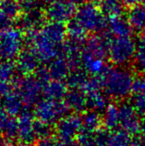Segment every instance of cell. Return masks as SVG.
Wrapping results in <instances>:
<instances>
[{"label":"cell","instance_id":"cell-16","mask_svg":"<svg viewBox=\"0 0 145 146\" xmlns=\"http://www.w3.org/2000/svg\"><path fill=\"white\" fill-rule=\"evenodd\" d=\"M68 109L73 110L75 113H84L87 108V95L81 89H70L65 96Z\"/></svg>","mask_w":145,"mask_h":146},{"label":"cell","instance_id":"cell-41","mask_svg":"<svg viewBox=\"0 0 145 146\" xmlns=\"http://www.w3.org/2000/svg\"><path fill=\"white\" fill-rule=\"evenodd\" d=\"M142 2H143V0H123L124 5L128 6L129 7L137 6V5H140V4L142 3Z\"/></svg>","mask_w":145,"mask_h":146},{"label":"cell","instance_id":"cell-28","mask_svg":"<svg viewBox=\"0 0 145 146\" xmlns=\"http://www.w3.org/2000/svg\"><path fill=\"white\" fill-rule=\"evenodd\" d=\"M0 9L12 21L18 19L20 14H21L18 0H3L0 4Z\"/></svg>","mask_w":145,"mask_h":146},{"label":"cell","instance_id":"cell-40","mask_svg":"<svg viewBox=\"0 0 145 146\" xmlns=\"http://www.w3.org/2000/svg\"><path fill=\"white\" fill-rule=\"evenodd\" d=\"M131 146H145V135L142 137H133Z\"/></svg>","mask_w":145,"mask_h":146},{"label":"cell","instance_id":"cell-4","mask_svg":"<svg viewBox=\"0 0 145 146\" xmlns=\"http://www.w3.org/2000/svg\"><path fill=\"white\" fill-rule=\"evenodd\" d=\"M137 45L131 36L114 37L109 40L108 58L117 66H125L134 60Z\"/></svg>","mask_w":145,"mask_h":146},{"label":"cell","instance_id":"cell-21","mask_svg":"<svg viewBox=\"0 0 145 146\" xmlns=\"http://www.w3.org/2000/svg\"><path fill=\"white\" fill-rule=\"evenodd\" d=\"M103 126L109 130L117 129L119 126V110L118 106L110 103L107 107L104 110L103 114Z\"/></svg>","mask_w":145,"mask_h":146},{"label":"cell","instance_id":"cell-32","mask_svg":"<svg viewBox=\"0 0 145 146\" xmlns=\"http://www.w3.org/2000/svg\"><path fill=\"white\" fill-rule=\"evenodd\" d=\"M34 129H35V134L37 139H44L49 136H51L52 129L50 124L43 122L41 120L34 121Z\"/></svg>","mask_w":145,"mask_h":146},{"label":"cell","instance_id":"cell-2","mask_svg":"<svg viewBox=\"0 0 145 146\" xmlns=\"http://www.w3.org/2000/svg\"><path fill=\"white\" fill-rule=\"evenodd\" d=\"M100 77L103 83V90L110 97L124 99L132 93L135 76L126 68H109Z\"/></svg>","mask_w":145,"mask_h":146},{"label":"cell","instance_id":"cell-15","mask_svg":"<svg viewBox=\"0 0 145 146\" xmlns=\"http://www.w3.org/2000/svg\"><path fill=\"white\" fill-rule=\"evenodd\" d=\"M106 28H107L108 33L114 37L131 36L133 31L127 17L125 18L121 15L110 17Z\"/></svg>","mask_w":145,"mask_h":146},{"label":"cell","instance_id":"cell-12","mask_svg":"<svg viewBox=\"0 0 145 146\" xmlns=\"http://www.w3.org/2000/svg\"><path fill=\"white\" fill-rule=\"evenodd\" d=\"M43 83L35 77H26L19 84L20 90V96L22 102L32 105L37 101L41 94V90H43Z\"/></svg>","mask_w":145,"mask_h":146},{"label":"cell","instance_id":"cell-5","mask_svg":"<svg viewBox=\"0 0 145 146\" xmlns=\"http://www.w3.org/2000/svg\"><path fill=\"white\" fill-rule=\"evenodd\" d=\"M24 33L19 28L10 27L0 33V58H17L24 46Z\"/></svg>","mask_w":145,"mask_h":146},{"label":"cell","instance_id":"cell-6","mask_svg":"<svg viewBox=\"0 0 145 146\" xmlns=\"http://www.w3.org/2000/svg\"><path fill=\"white\" fill-rule=\"evenodd\" d=\"M68 107L66 103L58 100L46 99L42 100L37 104L35 107V115L39 120L52 124L58 122L61 118L67 115Z\"/></svg>","mask_w":145,"mask_h":146},{"label":"cell","instance_id":"cell-27","mask_svg":"<svg viewBox=\"0 0 145 146\" xmlns=\"http://www.w3.org/2000/svg\"><path fill=\"white\" fill-rule=\"evenodd\" d=\"M5 108L6 112H7L9 115H16L20 112L21 108V104L23 103L20 96V94H14L13 92H10L9 94L6 95L5 99Z\"/></svg>","mask_w":145,"mask_h":146},{"label":"cell","instance_id":"cell-22","mask_svg":"<svg viewBox=\"0 0 145 146\" xmlns=\"http://www.w3.org/2000/svg\"><path fill=\"white\" fill-rule=\"evenodd\" d=\"M87 95V108L93 111H104L109 105L107 96L105 92L98 91L88 94Z\"/></svg>","mask_w":145,"mask_h":146},{"label":"cell","instance_id":"cell-34","mask_svg":"<svg viewBox=\"0 0 145 146\" xmlns=\"http://www.w3.org/2000/svg\"><path fill=\"white\" fill-rule=\"evenodd\" d=\"M131 104L134 106L140 116L145 115V93L133 94Z\"/></svg>","mask_w":145,"mask_h":146},{"label":"cell","instance_id":"cell-29","mask_svg":"<svg viewBox=\"0 0 145 146\" xmlns=\"http://www.w3.org/2000/svg\"><path fill=\"white\" fill-rule=\"evenodd\" d=\"M17 70V65L11 60H3L0 62V80L9 82L15 77Z\"/></svg>","mask_w":145,"mask_h":146},{"label":"cell","instance_id":"cell-10","mask_svg":"<svg viewBox=\"0 0 145 146\" xmlns=\"http://www.w3.org/2000/svg\"><path fill=\"white\" fill-rule=\"evenodd\" d=\"M44 19H46V17L42 9L21 13L17 19L18 28L23 33L25 32L26 34L36 33L44 25Z\"/></svg>","mask_w":145,"mask_h":146},{"label":"cell","instance_id":"cell-19","mask_svg":"<svg viewBox=\"0 0 145 146\" xmlns=\"http://www.w3.org/2000/svg\"><path fill=\"white\" fill-rule=\"evenodd\" d=\"M127 19L132 30L137 32L145 31V7L143 5H137L129 7Z\"/></svg>","mask_w":145,"mask_h":146},{"label":"cell","instance_id":"cell-23","mask_svg":"<svg viewBox=\"0 0 145 146\" xmlns=\"http://www.w3.org/2000/svg\"><path fill=\"white\" fill-rule=\"evenodd\" d=\"M133 137L131 134L121 129L110 131L106 146H131Z\"/></svg>","mask_w":145,"mask_h":146},{"label":"cell","instance_id":"cell-37","mask_svg":"<svg viewBox=\"0 0 145 146\" xmlns=\"http://www.w3.org/2000/svg\"><path fill=\"white\" fill-rule=\"evenodd\" d=\"M12 21H13L11 20L9 16H7V15L2 11V9H0V32L10 28Z\"/></svg>","mask_w":145,"mask_h":146},{"label":"cell","instance_id":"cell-3","mask_svg":"<svg viewBox=\"0 0 145 146\" xmlns=\"http://www.w3.org/2000/svg\"><path fill=\"white\" fill-rule=\"evenodd\" d=\"M74 20L87 33H99L107 27V20L95 2H83L76 10Z\"/></svg>","mask_w":145,"mask_h":146},{"label":"cell","instance_id":"cell-24","mask_svg":"<svg viewBox=\"0 0 145 146\" xmlns=\"http://www.w3.org/2000/svg\"><path fill=\"white\" fill-rule=\"evenodd\" d=\"M89 79L88 73L83 68H78L71 70L67 77V84L70 89H82L87 80Z\"/></svg>","mask_w":145,"mask_h":146},{"label":"cell","instance_id":"cell-9","mask_svg":"<svg viewBox=\"0 0 145 146\" xmlns=\"http://www.w3.org/2000/svg\"><path fill=\"white\" fill-rule=\"evenodd\" d=\"M119 110V127L121 129L131 135L140 131V115L131 103L122 102L118 105Z\"/></svg>","mask_w":145,"mask_h":146},{"label":"cell","instance_id":"cell-30","mask_svg":"<svg viewBox=\"0 0 145 146\" xmlns=\"http://www.w3.org/2000/svg\"><path fill=\"white\" fill-rule=\"evenodd\" d=\"M134 63L137 70L145 74V39L140 41L137 45Z\"/></svg>","mask_w":145,"mask_h":146},{"label":"cell","instance_id":"cell-26","mask_svg":"<svg viewBox=\"0 0 145 146\" xmlns=\"http://www.w3.org/2000/svg\"><path fill=\"white\" fill-rule=\"evenodd\" d=\"M123 5V0H99L101 9L109 18L120 15Z\"/></svg>","mask_w":145,"mask_h":146},{"label":"cell","instance_id":"cell-14","mask_svg":"<svg viewBox=\"0 0 145 146\" xmlns=\"http://www.w3.org/2000/svg\"><path fill=\"white\" fill-rule=\"evenodd\" d=\"M17 138L22 144H30L37 139L34 129V121L32 120L29 114H23L20 121H18Z\"/></svg>","mask_w":145,"mask_h":146},{"label":"cell","instance_id":"cell-35","mask_svg":"<svg viewBox=\"0 0 145 146\" xmlns=\"http://www.w3.org/2000/svg\"><path fill=\"white\" fill-rule=\"evenodd\" d=\"M111 130L106 129L105 127H101L96 132H95V138H96V143L97 146H106L107 143L109 134Z\"/></svg>","mask_w":145,"mask_h":146},{"label":"cell","instance_id":"cell-33","mask_svg":"<svg viewBox=\"0 0 145 146\" xmlns=\"http://www.w3.org/2000/svg\"><path fill=\"white\" fill-rule=\"evenodd\" d=\"M18 2L21 13H27L33 10L41 9V6L43 5L40 0H18Z\"/></svg>","mask_w":145,"mask_h":146},{"label":"cell","instance_id":"cell-11","mask_svg":"<svg viewBox=\"0 0 145 146\" xmlns=\"http://www.w3.org/2000/svg\"><path fill=\"white\" fill-rule=\"evenodd\" d=\"M108 44L109 40L105 35L95 34L83 44L81 54L98 58H104L108 56Z\"/></svg>","mask_w":145,"mask_h":146},{"label":"cell","instance_id":"cell-13","mask_svg":"<svg viewBox=\"0 0 145 146\" xmlns=\"http://www.w3.org/2000/svg\"><path fill=\"white\" fill-rule=\"evenodd\" d=\"M41 60L38 57L35 51L29 46L23 49L17 57V68L23 74H30L33 71H37L39 68Z\"/></svg>","mask_w":145,"mask_h":146},{"label":"cell","instance_id":"cell-25","mask_svg":"<svg viewBox=\"0 0 145 146\" xmlns=\"http://www.w3.org/2000/svg\"><path fill=\"white\" fill-rule=\"evenodd\" d=\"M87 33H88L74 19L70 22H68V26H67L68 40L83 44L86 41Z\"/></svg>","mask_w":145,"mask_h":146},{"label":"cell","instance_id":"cell-31","mask_svg":"<svg viewBox=\"0 0 145 146\" xmlns=\"http://www.w3.org/2000/svg\"><path fill=\"white\" fill-rule=\"evenodd\" d=\"M79 146H97L95 132H90L82 129L77 137Z\"/></svg>","mask_w":145,"mask_h":146},{"label":"cell","instance_id":"cell-38","mask_svg":"<svg viewBox=\"0 0 145 146\" xmlns=\"http://www.w3.org/2000/svg\"><path fill=\"white\" fill-rule=\"evenodd\" d=\"M9 117L7 112H5L3 110H0V132L1 131H5L7 125L9 123Z\"/></svg>","mask_w":145,"mask_h":146},{"label":"cell","instance_id":"cell-45","mask_svg":"<svg viewBox=\"0 0 145 146\" xmlns=\"http://www.w3.org/2000/svg\"><path fill=\"white\" fill-rule=\"evenodd\" d=\"M70 1L74 4H82L83 2H85V0H70Z\"/></svg>","mask_w":145,"mask_h":146},{"label":"cell","instance_id":"cell-42","mask_svg":"<svg viewBox=\"0 0 145 146\" xmlns=\"http://www.w3.org/2000/svg\"><path fill=\"white\" fill-rule=\"evenodd\" d=\"M140 132L145 135V115L140 117Z\"/></svg>","mask_w":145,"mask_h":146},{"label":"cell","instance_id":"cell-43","mask_svg":"<svg viewBox=\"0 0 145 146\" xmlns=\"http://www.w3.org/2000/svg\"><path fill=\"white\" fill-rule=\"evenodd\" d=\"M40 1H41L42 4H44V5L49 6V5H51V4H53V3L58 1V0H40Z\"/></svg>","mask_w":145,"mask_h":146},{"label":"cell","instance_id":"cell-7","mask_svg":"<svg viewBox=\"0 0 145 146\" xmlns=\"http://www.w3.org/2000/svg\"><path fill=\"white\" fill-rule=\"evenodd\" d=\"M82 130V117L78 113L66 115L56 126V138L59 141H75Z\"/></svg>","mask_w":145,"mask_h":146},{"label":"cell","instance_id":"cell-18","mask_svg":"<svg viewBox=\"0 0 145 146\" xmlns=\"http://www.w3.org/2000/svg\"><path fill=\"white\" fill-rule=\"evenodd\" d=\"M68 84L58 80H50L43 86V94L46 99L60 101L68 93Z\"/></svg>","mask_w":145,"mask_h":146},{"label":"cell","instance_id":"cell-8","mask_svg":"<svg viewBox=\"0 0 145 146\" xmlns=\"http://www.w3.org/2000/svg\"><path fill=\"white\" fill-rule=\"evenodd\" d=\"M76 10L75 4L70 0H58L47 6L44 14L49 21L64 24L73 20Z\"/></svg>","mask_w":145,"mask_h":146},{"label":"cell","instance_id":"cell-20","mask_svg":"<svg viewBox=\"0 0 145 146\" xmlns=\"http://www.w3.org/2000/svg\"><path fill=\"white\" fill-rule=\"evenodd\" d=\"M82 114V129L90 132H96L103 127V117L97 111L88 110Z\"/></svg>","mask_w":145,"mask_h":146},{"label":"cell","instance_id":"cell-46","mask_svg":"<svg viewBox=\"0 0 145 146\" xmlns=\"http://www.w3.org/2000/svg\"><path fill=\"white\" fill-rule=\"evenodd\" d=\"M142 4H143V6L145 7V0H143V2H142Z\"/></svg>","mask_w":145,"mask_h":146},{"label":"cell","instance_id":"cell-17","mask_svg":"<svg viewBox=\"0 0 145 146\" xmlns=\"http://www.w3.org/2000/svg\"><path fill=\"white\" fill-rule=\"evenodd\" d=\"M47 70L51 79L62 80L64 79H67L72 68L67 57L60 54L58 57H56L54 60H52L49 63Z\"/></svg>","mask_w":145,"mask_h":146},{"label":"cell","instance_id":"cell-1","mask_svg":"<svg viewBox=\"0 0 145 146\" xmlns=\"http://www.w3.org/2000/svg\"><path fill=\"white\" fill-rule=\"evenodd\" d=\"M66 37L67 27L50 21L38 32L27 34L25 42L35 51L41 62L50 63L61 54Z\"/></svg>","mask_w":145,"mask_h":146},{"label":"cell","instance_id":"cell-44","mask_svg":"<svg viewBox=\"0 0 145 146\" xmlns=\"http://www.w3.org/2000/svg\"><path fill=\"white\" fill-rule=\"evenodd\" d=\"M0 146H13L10 143L4 139H0Z\"/></svg>","mask_w":145,"mask_h":146},{"label":"cell","instance_id":"cell-47","mask_svg":"<svg viewBox=\"0 0 145 146\" xmlns=\"http://www.w3.org/2000/svg\"><path fill=\"white\" fill-rule=\"evenodd\" d=\"M2 1H3V0H0V4H1V3H2Z\"/></svg>","mask_w":145,"mask_h":146},{"label":"cell","instance_id":"cell-36","mask_svg":"<svg viewBox=\"0 0 145 146\" xmlns=\"http://www.w3.org/2000/svg\"><path fill=\"white\" fill-rule=\"evenodd\" d=\"M145 93V77H137L134 80L132 87V94Z\"/></svg>","mask_w":145,"mask_h":146},{"label":"cell","instance_id":"cell-39","mask_svg":"<svg viewBox=\"0 0 145 146\" xmlns=\"http://www.w3.org/2000/svg\"><path fill=\"white\" fill-rule=\"evenodd\" d=\"M38 146H59L58 138L49 136L47 138L40 140V143Z\"/></svg>","mask_w":145,"mask_h":146}]
</instances>
